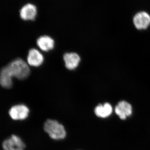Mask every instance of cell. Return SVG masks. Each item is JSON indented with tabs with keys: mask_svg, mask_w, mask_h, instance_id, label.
Segmentation results:
<instances>
[{
	"mask_svg": "<svg viewBox=\"0 0 150 150\" xmlns=\"http://www.w3.org/2000/svg\"><path fill=\"white\" fill-rule=\"evenodd\" d=\"M3 68L12 79L16 78L19 80L25 79L30 74L29 65L20 58L15 59Z\"/></svg>",
	"mask_w": 150,
	"mask_h": 150,
	"instance_id": "6da1fadb",
	"label": "cell"
},
{
	"mask_svg": "<svg viewBox=\"0 0 150 150\" xmlns=\"http://www.w3.org/2000/svg\"><path fill=\"white\" fill-rule=\"evenodd\" d=\"M44 131L51 139L60 140L66 137V131L64 126L56 120L48 119L43 126Z\"/></svg>",
	"mask_w": 150,
	"mask_h": 150,
	"instance_id": "7a4b0ae2",
	"label": "cell"
},
{
	"mask_svg": "<svg viewBox=\"0 0 150 150\" xmlns=\"http://www.w3.org/2000/svg\"><path fill=\"white\" fill-rule=\"evenodd\" d=\"M29 109L26 105L18 104L12 106L9 110V115L13 120H23L28 117Z\"/></svg>",
	"mask_w": 150,
	"mask_h": 150,
	"instance_id": "3957f363",
	"label": "cell"
},
{
	"mask_svg": "<svg viewBox=\"0 0 150 150\" xmlns=\"http://www.w3.org/2000/svg\"><path fill=\"white\" fill-rule=\"evenodd\" d=\"M2 147L4 150H24L25 145L19 137L13 135L3 142Z\"/></svg>",
	"mask_w": 150,
	"mask_h": 150,
	"instance_id": "277c9868",
	"label": "cell"
},
{
	"mask_svg": "<svg viewBox=\"0 0 150 150\" xmlns=\"http://www.w3.org/2000/svg\"><path fill=\"white\" fill-rule=\"evenodd\" d=\"M133 22L137 29H146L150 25V15L144 11L138 13L134 16Z\"/></svg>",
	"mask_w": 150,
	"mask_h": 150,
	"instance_id": "5b68a950",
	"label": "cell"
},
{
	"mask_svg": "<svg viewBox=\"0 0 150 150\" xmlns=\"http://www.w3.org/2000/svg\"><path fill=\"white\" fill-rule=\"evenodd\" d=\"M37 8L32 4H27L23 6L20 11V16L24 21H34L37 16Z\"/></svg>",
	"mask_w": 150,
	"mask_h": 150,
	"instance_id": "8992f818",
	"label": "cell"
},
{
	"mask_svg": "<svg viewBox=\"0 0 150 150\" xmlns=\"http://www.w3.org/2000/svg\"><path fill=\"white\" fill-rule=\"evenodd\" d=\"M44 56L43 54L35 48H31L28 51L27 61L29 66L33 67H40L44 62Z\"/></svg>",
	"mask_w": 150,
	"mask_h": 150,
	"instance_id": "52a82bcc",
	"label": "cell"
},
{
	"mask_svg": "<svg viewBox=\"0 0 150 150\" xmlns=\"http://www.w3.org/2000/svg\"><path fill=\"white\" fill-rule=\"evenodd\" d=\"M115 113L122 120L126 119L132 113V107L131 105L125 100L120 101L115 106Z\"/></svg>",
	"mask_w": 150,
	"mask_h": 150,
	"instance_id": "ba28073f",
	"label": "cell"
},
{
	"mask_svg": "<svg viewBox=\"0 0 150 150\" xmlns=\"http://www.w3.org/2000/svg\"><path fill=\"white\" fill-rule=\"evenodd\" d=\"M65 67L69 70H74L77 68L81 62L80 56L77 53H67L63 57Z\"/></svg>",
	"mask_w": 150,
	"mask_h": 150,
	"instance_id": "9c48e42d",
	"label": "cell"
},
{
	"mask_svg": "<svg viewBox=\"0 0 150 150\" xmlns=\"http://www.w3.org/2000/svg\"><path fill=\"white\" fill-rule=\"evenodd\" d=\"M36 44L41 51L48 52L54 48L55 42L50 36L42 35L38 38Z\"/></svg>",
	"mask_w": 150,
	"mask_h": 150,
	"instance_id": "30bf717a",
	"label": "cell"
},
{
	"mask_svg": "<svg viewBox=\"0 0 150 150\" xmlns=\"http://www.w3.org/2000/svg\"><path fill=\"white\" fill-rule=\"evenodd\" d=\"M112 106L108 103L98 105L94 110L96 116L101 118H107L112 114Z\"/></svg>",
	"mask_w": 150,
	"mask_h": 150,
	"instance_id": "8fae6325",
	"label": "cell"
}]
</instances>
